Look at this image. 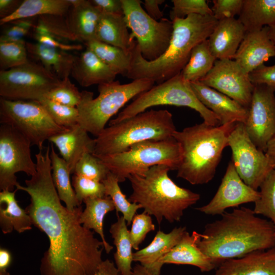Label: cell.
<instances>
[{
	"instance_id": "obj_1",
	"label": "cell",
	"mask_w": 275,
	"mask_h": 275,
	"mask_svg": "<svg viewBox=\"0 0 275 275\" xmlns=\"http://www.w3.org/2000/svg\"><path fill=\"white\" fill-rule=\"evenodd\" d=\"M50 148L35 154L36 172L17 190L30 197L25 208L33 225L47 236L49 245L41 259L40 275H92L103 261V243L84 227L81 205L69 210L61 203L52 177Z\"/></svg>"
},
{
	"instance_id": "obj_2",
	"label": "cell",
	"mask_w": 275,
	"mask_h": 275,
	"mask_svg": "<svg viewBox=\"0 0 275 275\" xmlns=\"http://www.w3.org/2000/svg\"><path fill=\"white\" fill-rule=\"evenodd\" d=\"M197 244L217 266L227 260L274 247L275 229L271 221L257 216L253 209L235 208L206 224Z\"/></svg>"
},
{
	"instance_id": "obj_3",
	"label": "cell",
	"mask_w": 275,
	"mask_h": 275,
	"mask_svg": "<svg viewBox=\"0 0 275 275\" xmlns=\"http://www.w3.org/2000/svg\"><path fill=\"white\" fill-rule=\"evenodd\" d=\"M217 21L213 15L198 14L172 20L173 33L167 49L151 61L143 58L135 41L130 50L131 65L126 77L133 80L151 79L159 84L179 74L193 49L208 38Z\"/></svg>"
},
{
	"instance_id": "obj_4",
	"label": "cell",
	"mask_w": 275,
	"mask_h": 275,
	"mask_svg": "<svg viewBox=\"0 0 275 275\" xmlns=\"http://www.w3.org/2000/svg\"><path fill=\"white\" fill-rule=\"evenodd\" d=\"M236 123L211 126L204 122L176 130L173 138L179 143L182 158L177 177L193 185L206 184L214 177L229 135Z\"/></svg>"
},
{
	"instance_id": "obj_5",
	"label": "cell",
	"mask_w": 275,
	"mask_h": 275,
	"mask_svg": "<svg viewBox=\"0 0 275 275\" xmlns=\"http://www.w3.org/2000/svg\"><path fill=\"white\" fill-rule=\"evenodd\" d=\"M170 170L166 165H155L143 175L128 177L132 190L129 201L140 205L159 225L163 218L170 223L180 221L184 211L200 199V194L177 185L168 175Z\"/></svg>"
},
{
	"instance_id": "obj_6",
	"label": "cell",
	"mask_w": 275,
	"mask_h": 275,
	"mask_svg": "<svg viewBox=\"0 0 275 275\" xmlns=\"http://www.w3.org/2000/svg\"><path fill=\"white\" fill-rule=\"evenodd\" d=\"M176 130L169 111L151 109L105 128L95 139L93 154H116L139 143L168 140L173 138Z\"/></svg>"
},
{
	"instance_id": "obj_7",
	"label": "cell",
	"mask_w": 275,
	"mask_h": 275,
	"mask_svg": "<svg viewBox=\"0 0 275 275\" xmlns=\"http://www.w3.org/2000/svg\"><path fill=\"white\" fill-rule=\"evenodd\" d=\"M155 82L148 79L133 80L121 84L119 81L98 85V96L83 91L82 100L77 107L78 124L87 132L97 136L105 128L110 119L129 100L150 89Z\"/></svg>"
},
{
	"instance_id": "obj_8",
	"label": "cell",
	"mask_w": 275,
	"mask_h": 275,
	"mask_svg": "<svg viewBox=\"0 0 275 275\" xmlns=\"http://www.w3.org/2000/svg\"><path fill=\"white\" fill-rule=\"evenodd\" d=\"M95 155L120 183L125 181L130 175H143L155 165L164 164L171 170H177L181 160L182 150L179 143L172 138L139 143L118 153Z\"/></svg>"
},
{
	"instance_id": "obj_9",
	"label": "cell",
	"mask_w": 275,
	"mask_h": 275,
	"mask_svg": "<svg viewBox=\"0 0 275 275\" xmlns=\"http://www.w3.org/2000/svg\"><path fill=\"white\" fill-rule=\"evenodd\" d=\"M164 105L189 107L197 111L206 124L214 126L221 125L217 116L200 102L190 82L180 73L138 95L116 118L111 119L108 125L119 123L151 107Z\"/></svg>"
},
{
	"instance_id": "obj_10",
	"label": "cell",
	"mask_w": 275,
	"mask_h": 275,
	"mask_svg": "<svg viewBox=\"0 0 275 275\" xmlns=\"http://www.w3.org/2000/svg\"><path fill=\"white\" fill-rule=\"evenodd\" d=\"M0 123L15 128L39 150L46 140L68 129L56 124L38 101L1 98Z\"/></svg>"
},
{
	"instance_id": "obj_11",
	"label": "cell",
	"mask_w": 275,
	"mask_h": 275,
	"mask_svg": "<svg viewBox=\"0 0 275 275\" xmlns=\"http://www.w3.org/2000/svg\"><path fill=\"white\" fill-rule=\"evenodd\" d=\"M127 28L131 30L130 41H136L143 58L156 60L167 49L171 39L172 21L162 18L159 21L151 18L141 6L140 0H121Z\"/></svg>"
},
{
	"instance_id": "obj_12",
	"label": "cell",
	"mask_w": 275,
	"mask_h": 275,
	"mask_svg": "<svg viewBox=\"0 0 275 275\" xmlns=\"http://www.w3.org/2000/svg\"><path fill=\"white\" fill-rule=\"evenodd\" d=\"M61 80L40 63L29 61L0 71V96L11 100L38 101Z\"/></svg>"
},
{
	"instance_id": "obj_13",
	"label": "cell",
	"mask_w": 275,
	"mask_h": 275,
	"mask_svg": "<svg viewBox=\"0 0 275 275\" xmlns=\"http://www.w3.org/2000/svg\"><path fill=\"white\" fill-rule=\"evenodd\" d=\"M228 146L231 149L232 161L240 178L257 190L274 165L253 143L243 123H236L229 135Z\"/></svg>"
},
{
	"instance_id": "obj_14",
	"label": "cell",
	"mask_w": 275,
	"mask_h": 275,
	"mask_svg": "<svg viewBox=\"0 0 275 275\" xmlns=\"http://www.w3.org/2000/svg\"><path fill=\"white\" fill-rule=\"evenodd\" d=\"M30 141L8 124L0 126V189L14 191L19 184L16 174L23 172L32 176L36 163L32 157Z\"/></svg>"
},
{
	"instance_id": "obj_15",
	"label": "cell",
	"mask_w": 275,
	"mask_h": 275,
	"mask_svg": "<svg viewBox=\"0 0 275 275\" xmlns=\"http://www.w3.org/2000/svg\"><path fill=\"white\" fill-rule=\"evenodd\" d=\"M199 81L249 109L255 85L249 74L234 60H216L211 70Z\"/></svg>"
},
{
	"instance_id": "obj_16",
	"label": "cell",
	"mask_w": 275,
	"mask_h": 275,
	"mask_svg": "<svg viewBox=\"0 0 275 275\" xmlns=\"http://www.w3.org/2000/svg\"><path fill=\"white\" fill-rule=\"evenodd\" d=\"M274 92V89L266 85H255L244 124L253 143L264 152L275 134Z\"/></svg>"
},
{
	"instance_id": "obj_17",
	"label": "cell",
	"mask_w": 275,
	"mask_h": 275,
	"mask_svg": "<svg viewBox=\"0 0 275 275\" xmlns=\"http://www.w3.org/2000/svg\"><path fill=\"white\" fill-rule=\"evenodd\" d=\"M260 193L246 184L237 173L232 161L227 168L221 183L214 197L207 204L196 208L209 215H222L228 208L256 202Z\"/></svg>"
},
{
	"instance_id": "obj_18",
	"label": "cell",
	"mask_w": 275,
	"mask_h": 275,
	"mask_svg": "<svg viewBox=\"0 0 275 275\" xmlns=\"http://www.w3.org/2000/svg\"><path fill=\"white\" fill-rule=\"evenodd\" d=\"M189 82L197 98L217 116L221 125L237 122L245 124L248 109L200 81Z\"/></svg>"
},
{
	"instance_id": "obj_19",
	"label": "cell",
	"mask_w": 275,
	"mask_h": 275,
	"mask_svg": "<svg viewBox=\"0 0 275 275\" xmlns=\"http://www.w3.org/2000/svg\"><path fill=\"white\" fill-rule=\"evenodd\" d=\"M268 29V26H264L260 30L246 31L236 53L234 60L249 74L275 56Z\"/></svg>"
},
{
	"instance_id": "obj_20",
	"label": "cell",
	"mask_w": 275,
	"mask_h": 275,
	"mask_svg": "<svg viewBox=\"0 0 275 275\" xmlns=\"http://www.w3.org/2000/svg\"><path fill=\"white\" fill-rule=\"evenodd\" d=\"M246 29L238 19L218 20L208 37L210 50L217 60H234Z\"/></svg>"
},
{
	"instance_id": "obj_21",
	"label": "cell",
	"mask_w": 275,
	"mask_h": 275,
	"mask_svg": "<svg viewBox=\"0 0 275 275\" xmlns=\"http://www.w3.org/2000/svg\"><path fill=\"white\" fill-rule=\"evenodd\" d=\"M213 275H275V246L227 260L217 266Z\"/></svg>"
},
{
	"instance_id": "obj_22",
	"label": "cell",
	"mask_w": 275,
	"mask_h": 275,
	"mask_svg": "<svg viewBox=\"0 0 275 275\" xmlns=\"http://www.w3.org/2000/svg\"><path fill=\"white\" fill-rule=\"evenodd\" d=\"M88 133L78 124L48 140L58 149L62 157L68 164L71 174L84 154L94 152L95 139L90 138Z\"/></svg>"
},
{
	"instance_id": "obj_23",
	"label": "cell",
	"mask_w": 275,
	"mask_h": 275,
	"mask_svg": "<svg viewBox=\"0 0 275 275\" xmlns=\"http://www.w3.org/2000/svg\"><path fill=\"white\" fill-rule=\"evenodd\" d=\"M186 231L185 227L174 228L168 233L159 230L149 245L133 254V260L139 262L155 275H160L162 266L159 260L180 240Z\"/></svg>"
},
{
	"instance_id": "obj_24",
	"label": "cell",
	"mask_w": 275,
	"mask_h": 275,
	"mask_svg": "<svg viewBox=\"0 0 275 275\" xmlns=\"http://www.w3.org/2000/svg\"><path fill=\"white\" fill-rule=\"evenodd\" d=\"M71 75L82 87L115 81L118 75L88 48L76 56Z\"/></svg>"
},
{
	"instance_id": "obj_25",
	"label": "cell",
	"mask_w": 275,
	"mask_h": 275,
	"mask_svg": "<svg viewBox=\"0 0 275 275\" xmlns=\"http://www.w3.org/2000/svg\"><path fill=\"white\" fill-rule=\"evenodd\" d=\"M199 233L191 234L186 231L180 241L159 260L164 264L189 265L198 267L201 272H209L217 266L199 248L197 240Z\"/></svg>"
},
{
	"instance_id": "obj_26",
	"label": "cell",
	"mask_w": 275,
	"mask_h": 275,
	"mask_svg": "<svg viewBox=\"0 0 275 275\" xmlns=\"http://www.w3.org/2000/svg\"><path fill=\"white\" fill-rule=\"evenodd\" d=\"M71 7L66 19L70 31L78 41L96 40V31L101 14L90 1L69 0Z\"/></svg>"
},
{
	"instance_id": "obj_27",
	"label": "cell",
	"mask_w": 275,
	"mask_h": 275,
	"mask_svg": "<svg viewBox=\"0 0 275 275\" xmlns=\"http://www.w3.org/2000/svg\"><path fill=\"white\" fill-rule=\"evenodd\" d=\"M28 56L60 79L69 77L76 56L68 51L39 42H26Z\"/></svg>"
},
{
	"instance_id": "obj_28",
	"label": "cell",
	"mask_w": 275,
	"mask_h": 275,
	"mask_svg": "<svg viewBox=\"0 0 275 275\" xmlns=\"http://www.w3.org/2000/svg\"><path fill=\"white\" fill-rule=\"evenodd\" d=\"M17 190L0 192V227L8 234L13 230L21 233L32 229V219L25 209L18 204L15 193Z\"/></svg>"
},
{
	"instance_id": "obj_29",
	"label": "cell",
	"mask_w": 275,
	"mask_h": 275,
	"mask_svg": "<svg viewBox=\"0 0 275 275\" xmlns=\"http://www.w3.org/2000/svg\"><path fill=\"white\" fill-rule=\"evenodd\" d=\"M96 40L129 53L134 40L130 41L124 15L101 13L96 31Z\"/></svg>"
},
{
	"instance_id": "obj_30",
	"label": "cell",
	"mask_w": 275,
	"mask_h": 275,
	"mask_svg": "<svg viewBox=\"0 0 275 275\" xmlns=\"http://www.w3.org/2000/svg\"><path fill=\"white\" fill-rule=\"evenodd\" d=\"M86 207L79 218L80 224L90 230H93L100 237L106 253H109L113 246L106 241L103 231V221L105 215L115 209L111 198L103 197L88 198L84 201Z\"/></svg>"
},
{
	"instance_id": "obj_31",
	"label": "cell",
	"mask_w": 275,
	"mask_h": 275,
	"mask_svg": "<svg viewBox=\"0 0 275 275\" xmlns=\"http://www.w3.org/2000/svg\"><path fill=\"white\" fill-rule=\"evenodd\" d=\"M246 31L275 24V0H243L238 18Z\"/></svg>"
},
{
	"instance_id": "obj_32",
	"label": "cell",
	"mask_w": 275,
	"mask_h": 275,
	"mask_svg": "<svg viewBox=\"0 0 275 275\" xmlns=\"http://www.w3.org/2000/svg\"><path fill=\"white\" fill-rule=\"evenodd\" d=\"M127 226L124 217L117 213V221L109 229L116 249L114 254L115 265L120 275H131L133 268V248Z\"/></svg>"
},
{
	"instance_id": "obj_33",
	"label": "cell",
	"mask_w": 275,
	"mask_h": 275,
	"mask_svg": "<svg viewBox=\"0 0 275 275\" xmlns=\"http://www.w3.org/2000/svg\"><path fill=\"white\" fill-rule=\"evenodd\" d=\"M71 7L69 0H23L14 13L1 19L0 23L2 25L17 19L45 15L65 16Z\"/></svg>"
},
{
	"instance_id": "obj_34",
	"label": "cell",
	"mask_w": 275,
	"mask_h": 275,
	"mask_svg": "<svg viewBox=\"0 0 275 275\" xmlns=\"http://www.w3.org/2000/svg\"><path fill=\"white\" fill-rule=\"evenodd\" d=\"M50 157L53 182L59 197L68 209L73 210L81 205L76 199L71 184L70 169L65 160L56 153L52 144H51Z\"/></svg>"
},
{
	"instance_id": "obj_35",
	"label": "cell",
	"mask_w": 275,
	"mask_h": 275,
	"mask_svg": "<svg viewBox=\"0 0 275 275\" xmlns=\"http://www.w3.org/2000/svg\"><path fill=\"white\" fill-rule=\"evenodd\" d=\"M216 60L210 50L208 39L205 40L193 49L180 74L188 82L199 81L211 70Z\"/></svg>"
},
{
	"instance_id": "obj_36",
	"label": "cell",
	"mask_w": 275,
	"mask_h": 275,
	"mask_svg": "<svg viewBox=\"0 0 275 275\" xmlns=\"http://www.w3.org/2000/svg\"><path fill=\"white\" fill-rule=\"evenodd\" d=\"M103 63L117 74L126 76L131 61V52H126L117 47L93 40L85 43Z\"/></svg>"
},
{
	"instance_id": "obj_37",
	"label": "cell",
	"mask_w": 275,
	"mask_h": 275,
	"mask_svg": "<svg viewBox=\"0 0 275 275\" xmlns=\"http://www.w3.org/2000/svg\"><path fill=\"white\" fill-rule=\"evenodd\" d=\"M33 30L34 33L48 35L65 43L78 41L70 31L66 17L63 16L45 15L38 16Z\"/></svg>"
},
{
	"instance_id": "obj_38",
	"label": "cell",
	"mask_w": 275,
	"mask_h": 275,
	"mask_svg": "<svg viewBox=\"0 0 275 275\" xmlns=\"http://www.w3.org/2000/svg\"><path fill=\"white\" fill-rule=\"evenodd\" d=\"M102 182L105 186L106 196L111 198L117 212L122 213L127 226L130 225L136 211L141 208V205L132 203L126 198L119 186L117 177L110 172Z\"/></svg>"
},
{
	"instance_id": "obj_39",
	"label": "cell",
	"mask_w": 275,
	"mask_h": 275,
	"mask_svg": "<svg viewBox=\"0 0 275 275\" xmlns=\"http://www.w3.org/2000/svg\"><path fill=\"white\" fill-rule=\"evenodd\" d=\"M260 197L253 209L256 214L269 219L275 229V169L272 170L260 186Z\"/></svg>"
},
{
	"instance_id": "obj_40",
	"label": "cell",
	"mask_w": 275,
	"mask_h": 275,
	"mask_svg": "<svg viewBox=\"0 0 275 275\" xmlns=\"http://www.w3.org/2000/svg\"><path fill=\"white\" fill-rule=\"evenodd\" d=\"M29 61L24 40L0 42L1 70H7L19 66Z\"/></svg>"
},
{
	"instance_id": "obj_41",
	"label": "cell",
	"mask_w": 275,
	"mask_h": 275,
	"mask_svg": "<svg viewBox=\"0 0 275 275\" xmlns=\"http://www.w3.org/2000/svg\"><path fill=\"white\" fill-rule=\"evenodd\" d=\"M38 101L58 125L69 129L78 124L79 113L77 107L61 104L45 97Z\"/></svg>"
},
{
	"instance_id": "obj_42",
	"label": "cell",
	"mask_w": 275,
	"mask_h": 275,
	"mask_svg": "<svg viewBox=\"0 0 275 275\" xmlns=\"http://www.w3.org/2000/svg\"><path fill=\"white\" fill-rule=\"evenodd\" d=\"M83 96L71 82L69 77L61 79L59 84L50 90L44 97L61 104L77 107Z\"/></svg>"
},
{
	"instance_id": "obj_43",
	"label": "cell",
	"mask_w": 275,
	"mask_h": 275,
	"mask_svg": "<svg viewBox=\"0 0 275 275\" xmlns=\"http://www.w3.org/2000/svg\"><path fill=\"white\" fill-rule=\"evenodd\" d=\"M109 172L98 157L93 153H86L76 163L73 174L102 182Z\"/></svg>"
},
{
	"instance_id": "obj_44",
	"label": "cell",
	"mask_w": 275,
	"mask_h": 275,
	"mask_svg": "<svg viewBox=\"0 0 275 275\" xmlns=\"http://www.w3.org/2000/svg\"><path fill=\"white\" fill-rule=\"evenodd\" d=\"M172 2L173 6L170 12L171 21L192 14L213 15L212 10L205 0H172Z\"/></svg>"
},
{
	"instance_id": "obj_45",
	"label": "cell",
	"mask_w": 275,
	"mask_h": 275,
	"mask_svg": "<svg viewBox=\"0 0 275 275\" xmlns=\"http://www.w3.org/2000/svg\"><path fill=\"white\" fill-rule=\"evenodd\" d=\"M72 184L76 199L80 205L88 198L106 196L105 186L102 182L73 174Z\"/></svg>"
},
{
	"instance_id": "obj_46",
	"label": "cell",
	"mask_w": 275,
	"mask_h": 275,
	"mask_svg": "<svg viewBox=\"0 0 275 275\" xmlns=\"http://www.w3.org/2000/svg\"><path fill=\"white\" fill-rule=\"evenodd\" d=\"M155 229L151 215L145 212L136 214L132 219L129 231L133 249L139 250L140 244L144 240L147 234Z\"/></svg>"
},
{
	"instance_id": "obj_47",
	"label": "cell",
	"mask_w": 275,
	"mask_h": 275,
	"mask_svg": "<svg viewBox=\"0 0 275 275\" xmlns=\"http://www.w3.org/2000/svg\"><path fill=\"white\" fill-rule=\"evenodd\" d=\"M10 24L2 32L1 41H21L34 28V17L20 19L9 22Z\"/></svg>"
},
{
	"instance_id": "obj_48",
	"label": "cell",
	"mask_w": 275,
	"mask_h": 275,
	"mask_svg": "<svg viewBox=\"0 0 275 275\" xmlns=\"http://www.w3.org/2000/svg\"><path fill=\"white\" fill-rule=\"evenodd\" d=\"M212 2L213 15L217 20H220L239 15L243 0H213Z\"/></svg>"
},
{
	"instance_id": "obj_49",
	"label": "cell",
	"mask_w": 275,
	"mask_h": 275,
	"mask_svg": "<svg viewBox=\"0 0 275 275\" xmlns=\"http://www.w3.org/2000/svg\"><path fill=\"white\" fill-rule=\"evenodd\" d=\"M252 82L254 85H265L275 89V64L258 67L249 74Z\"/></svg>"
},
{
	"instance_id": "obj_50",
	"label": "cell",
	"mask_w": 275,
	"mask_h": 275,
	"mask_svg": "<svg viewBox=\"0 0 275 275\" xmlns=\"http://www.w3.org/2000/svg\"><path fill=\"white\" fill-rule=\"evenodd\" d=\"M33 37L37 42L66 51L82 49L81 44L63 42L46 35L33 33Z\"/></svg>"
},
{
	"instance_id": "obj_51",
	"label": "cell",
	"mask_w": 275,
	"mask_h": 275,
	"mask_svg": "<svg viewBox=\"0 0 275 275\" xmlns=\"http://www.w3.org/2000/svg\"><path fill=\"white\" fill-rule=\"evenodd\" d=\"M101 13L124 15L121 0H90Z\"/></svg>"
},
{
	"instance_id": "obj_52",
	"label": "cell",
	"mask_w": 275,
	"mask_h": 275,
	"mask_svg": "<svg viewBox=\"0 0 275 275\" xmlns=\"http://www.w3.org/2000/svg\"><path fill=\"white\" fill-rule=\"evenodd\" d=\"M164 0H145L143 3L147 13L154 20H161L163 14L159 6L163 4Z\"/></svg>"
},
{
	"instance_id": "obj_53",
	"label": "cell",
	"mask_w": 275,
	"mask_h": 275,
	"mask_svg": "<svg viewBox=\"0 0 275 275\" xmlns=\"http://www.w3.org/2000/svg\"><path fill=\"white\" fill-rule=\"evenodd\" d=\"M23 1L21 0H1V19L7 17L14 13L20 7Z\"/></svg>"
},
{
	"instance_id": "obj_54",
	"label": "cell",
	"mask_w": 275,
	"mask_h": 275,
	"mask_svg": "<svg viewBox=\"0 0 275 275\" xmlns=\"http://www.w3.org/2000/svg\"><path fill=\"white\" fill-rule=\"evenodd\" d=\"M92 275H120L116 265L108 259L103 260L96 271Z\"/></svg>"
},
{
	"instance_id": "obj_55",
	"label": "cell",
	"mask_w": 275,
	"mask_h": 275,
	"mask_svg": "<svg viewBox=\"0 0 275 275\" xmlns=\"http://www.w3.org/2000/svg\"><path fill=\"white\" fill-rule=\"evenodd\" d=\"M12 262L11 253L6 249H0V271L7 270Z\"/></svg>"
},
{
	"instance_id": "obj_56",
	"label": "cell",
	"mask_w": 275,
	"mask_h": 275,
	"mask_svg": "<svg viewBox=\"0 0 275 275\" xmlns=\"http://www.w3.org/2000/svg\"><path fill=\"white\" fill-rule=\"evenodd\" d=\"M264 152L269 160L275 165V134L268 142Z\"/></svg>"
},
{
	"instance_id": "obj_57",
	"label": "cell",
	"mask_w": 275,
	"mask_h": 275,
	"mask_svg": "<svg viewBox=\"0 0 275 275\" xmlns=\"http://www.w3.org/2000/svg\"><path fill=\"white\" fill-rule=\"evenodd\" d=\"M131 275H155L141 264H136L132 268Z\"/></svg>"
},
{
	"instance_id": "obj_58",
	"label": "cell",
	"mask_w": 275,
	"mask_h": 275,
	"mask_svg": "<svg viewBox=\"0 0 275 275\" xmlns=\"http://www.w3.org/2000/svg\"><path fill=\"white\" fill-rule=\"evenodd\" d=\"M268 34L269 38L275 50V24L268 26Z\"/></svg>"
},
{
	"instance_id": "obj_59",
	"label": "cell",
	"mask_w": 275,
	"mask_h": 275,
	"mask_svg": "<svg viewBox=\"0 0 275 275\" xmlns=\"http://www.w3.org/2000/svg\"><path fill=\"white\" fill-rule=\"evenodd\" d=\"M0 275H10L7 270L0 271Z\"/></svg>"
},
{
	"instance_id": "obj_60",
	"label": "cell",
	"mask_w": 275,
	"mask_h": 275,
	"mask_svg": "<svg viewBox=\"0 0 275 275\" xmlns=\"http://www.w3.org/2000/svg\"><path fill=\"white\" fill-rule=\"evenodd\" d=\"M274 169H275V165H274Z\"/></svg>"
}]
</instances>
